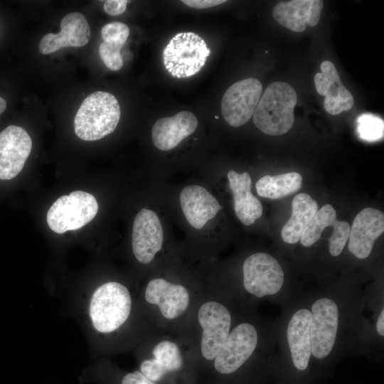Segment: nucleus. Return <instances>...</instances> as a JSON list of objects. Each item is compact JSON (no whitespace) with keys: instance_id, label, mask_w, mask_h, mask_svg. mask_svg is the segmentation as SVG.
Wrapping results in <instances>:
<instances>
[{"instance_id":"nucleus-28","label":"nucleus","mask_w":384,"mask_h":384,"mask_svg":"<svg viewBox=\"0 0 384 384\" xmlns=\"http://www.w3.org/2000/svg\"><path fill=\"white\" fill-rule=\"evenodd\" d=\"M329 240V252L332 256L339 255L349 237L351 226L348 223L336 220Z\"/></svg>"},{"instance_id":"nucleus-8","label":"nucleus","mask_w":384,"mask_h":384,"mask_svg":"<svg viewBox=\"0 0 384 384\" xmlns=\"http://www.w3.org/2000/svg\"><path fill=\"white\" fill-rule=\"evenodd\" d=\"M262 85L256 78L238 81L225 91L221 102V113L225 122L234 127L247 123L260 100Z\"/></svg>"},{"instance_id":"nucleus-17","label":"nucleus","mask_w":384,"mask_h":384,"mask_svg":"<svg viewBox=\"0 0 384 384\" xmlns=\"http://www.w3.org/2000/svg\"><path fill=\"white\" fill-rule=\"evenodd\" d=\"M182 212L188 223L200 230L222 209L216 198L198 185L184 187L179 196Z\"/></svg>"},{"instance_id":"nucleus-10","label":"nucleus","mask_w":384,"mask_h":384,"mask_svg":"<svg viewBox=\"0 0 384 384\" xmlns=\"http://www.w3.org/2000/svg\"><path fill=\"white\" fill-rule=\"evenodd\" d=\"M310 338L311 353L324 358L331 351L338 330V309L336 303L327 298L320 299L311 307Z\"/></svg>"},{"instance_id":"nucleus-20","label":"nucleus","mask_w":384,"mask_h":384,"mask_svg":"<svg viewBox=\"0 0 384 384\" xmlns=\"http://www.w3.org/2000/svg\"><path fill=\"white\" fill-rule=\"evenodd\" d=\"M152 355L151 358L141 363L139 371L156 383L181 372L183 368L180 348L172 341L164 340L158 343L152 351Z\"/></svg>"},{"instance_id":"nucleus-24","label":"nucleus","mask_w":384,"mask_h":384,"mask_svg":"<svg viewBox=\"0 0 384 384\" xmlns=\"http://www.w3.org/2000/svg\"><path fill=\"white\" fill-rule=\"evenodd\" d=\"M302 185V177L297 172L270 176L260 178L255 188L257 194L270 199H279L299 190Z\"/></svg>"},{"instance_id":"nucleus-6","label":"nucleus","mask_w":384,"mask_h":384,"mask_svg":"<svg viewBox=\"0 0 384 384\" xmlns=\"http://www.w3.org/2000/svg\"><path fill=\"white\" fill-rule=\"evenodd\" d=\"M197 319L201 328V355L206 361H213L230 334V313L223 304L208 300L199 307Z\"/></svg>"},{"instance_id":"nucleus-14","label":"nucleus","mask_w":384,"mask_h":384,"mask_svg":"<svg viewBox=\"0 0 384 384\" xmlns=\"http://www.w3.org/2000/svg\"><path fill=\"white\" fill-rule=\"evenodd\" d=\"M384 231V214L373 208H366L354 218L350 228L348 249L358 259L368 257L375 240Z\"/></svg>"},{"instance_id":"nucleus-12","label":"nucleus","mask_w":384,"mask_h":384,"mask_svg":"<svg viewBox=\"0 0 384 384\" xmlns=\"http://www.w3.org/2000/svg\"><path fill=\"white\" fill-rule=\"evenodd\" d=\"M164 231L155 212L142 208L136 215L132 229V250L142 264L151 262L162 247Z\"/></svg>"},{"instance_id":"nucleus-23","label":"nucleus","mask_w":384,"mask_h":384,"mask_svg":"<svg viewBox=\"0 0 384 384\" xmlns=\"http://www.w3.org/2000/svg\"><path fill=\"white\" fill-rule=\"evenodd\" d=\"M318 210L317 202L309 194H297L292 203V215L281 230L282 240L289 244L297 243Z\"/></svg>"},{"instance_id":"nucleus-30","label":"nucleus","mask_w":384,"mask_h":384,"mask_svg":"<svg viewBox=\"0 0 384 384\" xmlns=\"http://www.w3.org/2000/svg\"><path fill=\"white\" fill-rule=\"evenodd\" d=\"M129 1L127 0H107L104 3V10L110 16H117L123 14Z\"/></svg>"},{"instance_id":"nucleus-21","label":"nucleus","mask_w":384,"mask_h":384,"mask_svg":"<svg viewBox=\"0 0 384 384\" xmlns=\"http://www.w3.org/2000/svg\"><path fill=\"white\" fill-rule=\"evenodd\" d=\"M227 177L233 194L236 216L245 225L253 224L261 217L262 206L251 191L252 180L250 174L247 172L238 174L230 170Z\"/></svg>"},{"instance_id":"nucleus-18","label":"nucleus","mask_w":384,"mask_h":384,"mask_svg":"<svg viewBox=\"0 0 384 384\" xmlns=\"http://www.w3.org/2000/svg\"><path fill=\"white\" fill-rule=\"evenodd\" d=\"M197 127L198 119L192 112L181 111L155 122L151 129L152 142L161 151L171 150L193 134Z\"/></svg>"},{"instance_id":"nucleus-2","label":"nucleus","mask_w":384,"mask_h":384,"mask_svg":"<svg viewBox=\"0 0 384 384\" xmlns=\"http://www.w3.org/2000/svg\"><path fill=\"white\" fill-rule=\"evenodd\" d=\"M117 98L107 92L97 91L80 105L74 119L76 135L84 141H96L112 133L120 119Z\"/></svg>"},{"instance_id":"nucleus-16","label":"nucleus","mask_w":384,"mask_h":384,"mask_svg":"<svg viewBox=\"0 0 384 384\" xmlns=\"http://www.w3.org/2000/svg\"><path fill=\"white\" fill-rule=\"evenodd\" d=\"M90 28L85 16L79 12L65 15L60 22L58 33H49L43 36L39 43V51L47 55L64 47H82L90 38Z\"/></svg>"},{"instance_id":"nucleus-25","label":"nucleus","mask_w":384,"mask_h":384,"mask_svg":"<svg viewBox=\"0 0 384 384\" xmlns=\"http://www.w3.org/2000/svg\"><path fill=\"white\" fill-rule=\"evenodd\" d=\"M336 213L330 204L323 206L314 215L301 235V243L304 247L314 244L327 227L334 226L336 220Z\"/></svg>"},{"instance_id":"nucleus-5","label":"nucleus","mask_w":384,"mask_h":384,"mask_svg":"<svg viewBox=\"0 0 384 384\" xmlns=\"http://www.w3.org/2000/svg\"><path fill=\"white\" fill-rule=\"evenodd\" d=\"M98 203L91 193L75 191L59 197L47 213V223L55 233L78 230L89 222L98 211Z\"/></svg>"},{"instance_id":"nucleus-31","label":"nucleus","mask_w":384,"mask_h":384,"mask_svg":"<svg viewBox=\"0 0 384 384\" xmlns=\"http://www.w3.org/2000/svg\"><path fill=\"white\" fill-rule=\"evenodd\" d=\"M122 384H158L147 378L139 370L126 374L122 380Z\"/></svg>"},{"instance_id":"nucleus-27","label":"nucleus","mask_w":384,"mask_h":384,"mask_svg":"<svg viewBox=\"0 0 384 384\" xmlns=\"http://www.w3.org/2000/svg\"><path fill=\"white\" fill-rule=\"evenodd\" d=\"M122 46L120 43L105 41L100 45V56L110 70L117 71L122 68L123 60L120 50Z\"/></svg>"},{"instance_id":"nucleus-1","label":"nucleus","mask_w":384,"mask_h":384,"mask_svg":"<svg viewBox=\"0 0 384 384\" xmlns=\"http://www.w3.org/2000/svg\"><path fill=\"white\" fill-rule=\"evenodd\" d=\"M297 102L294 89L284 82L270 84L262 95L252 115L255 126L263 133L282 135L290 130Z\"/></svg>"},{"instance_id":"nucleus-15","label":"nucleus","mask_w":384,"mask_h":384,"mask_svg":"<svg viewBox=\"0 0 384 384\" xmlns=\"http://www.w3.org/2000/svg\"><path fill=\"white\" fill-rule=\"evenodd\" d=\"M320 69L321 73L314 75V84L318 94L325 96V110L332 115L350 110L354 105L353 97L342 84L334 64L330 60H324Z\"/></svg>"},{"instance_id":"nucleus-9","label":"nucleus","mask_w":384,"mask_h":384,"mask_svg":"<svg viewBox=\"0 0 384 384\" xmlns=\"http://www.w3.org/2000/svg\"><path fill=\"white\" fill-rule=\"evenodd\" d=\"M257 344V333L249 323L237 325L213 360L216 372L228 375L238 370L252 356Z\"/></svg>"},{"instance_id":"nucleus-7","label":"nucleus","mask_w":384,"mask_h":384,"mask_svg":"<svg viewBox=\"0 0 384 384\" xmlns=\"http://www.w3.org/2000/svg\"><path fill=\"white\" fill-rule=\"evenodd\" d=\"M242 273L245 290L257 297L277 293L284 283V272L279 263L265 252L254 253L247 257Z\"/></svg>"},{"instance_id":"nucleus-26","label":"nucleus","mask_w":384,"mask_h":384,"mask_svg":"<svg viewBox=\"0 0 384 384\" xmlns=\"http://www.w3.org/2000/svg\"><path fill=\"white\" fill-rule=\"evenodd\" d=\"M357 132L363 140H379L383 137V120L371 114H362L357 119Z\"/></svg>"},{"instance_id":"nucleus-11","label":"nucleus","mask_w":384,"mask_h":384,"mask_svg":"<svg viewBox=\"0 0 384 384\" xmlns=\"http://www.w3.org/2000/svg\"><path fill=\"white\" fill-rule=\"evenodd\" d=\"M32 140L21 127L9 125L0 132V180H11L22 170Z\"/></svg>"},{"instance_id":"nucleus-13","label":"nucleus","mask_w":384,"mask_h":384,"mask_svg":"<svg viewBox=\"0 0 384 384\" xmlns=\"http://www.w3.org/2000/svg\"><path fill=\"white\" fill-rule=\"evenodd\" d=\"M144 298L149 304L156 306L167 320L183 315L191 303V294L186 287L163 278L152 279L148 282Z\"/></svg>"},{"instance_id":"nucleus-29","label":"nucleus","mask_w":384,"mask_h":384,"mask_svg":"<svg viewBox=\"0 0 384 384\" xmlns=\"http://www.w3.org/2000/svg\"><path fill=\"white\" fill-rule=\"evenodd\" d=\"M129 35V28L124 23L114 21L105 25L101 30L104 41L123 45Z\"/></svg>"},{"instance_id":"nucleus-3","label":"nucleus","mask_w":384,"mask_h":384,"mask_svg":"<svg viewBox=\"0 0 384 384\" xmlns=\"http://www.w3.org/2000/svg\"><path fill=\"white\" fill-rule=\"evenodd\" d=\"M132 297L122 284L109 282L94 292L90 304V316L95 329L111 333L123 325L129 316Z\"/></svg>"},{"instance_id":"nucleus-22","label":"nucleus","mask_w":384,"mask_h":384,"mask_svg":"<svg viewBox=\"0 0 384 384\" xmlns=\"http://www.w3.org/2000/svg\"><path fill=\"white\" fill-rule=\"evenodd\" d=\"M310 311L302 309L292 316L287 327V341L293 363L299 370L307 368L311 354Z\"/></svg>"},{"instance_id":"nucleus-32","label":"nucleus","mask_w":384,"mask_h":384,"mask_svg":"<svg viewBox=\"0 0 384 384\" xmlns=\"http://www.w3.org/2000/svg\"><path fill=\"white\" fill-rule=\"evenodd\" d=\"M225 0H183L186 5L194 9H206L225 3Z\"/></svg>"},{"instance_id":"nucleus-19","label":"nucleus","mask_w":384,"mask_h":384,"mask_svg":"<svg viewBox=\"0 0 384 384\" xmlns=\"http://www.w3.org/2000/svg\"><path fill=\"white\" fill-rule=\"evenodd\" d=\"M323 5L321 0L280 1L274 7L272 15L285 28L302 32L306 26L312 27L319 23Z\"/></svg>"},{"instance_id":"nucleus-4","label":"nucleus","mask_w":384,"mask_h":384,"mask_svg":"<svg viewBox=\"0 0 384 384\" xmlns=\"http://www.w3.org/2000/svg\"><path fill=\"white\" fill-rule=\"evenodd\" d=\"M210 53L205 41L193 32H180L163 52L165 68L173 77L189 78L198 73Z\"/></svg>"},{"instance_id":"nucleus-33","label":"nucleus","mask_w":384,"mask_h":384,"mask_svg":"<svg viewBox=\"0 0 384 384\" xmlns=\"http://www.w3.org/2000/svg\"><path fill=\"white\" fill-rule=\"evenodd\" d=\"M376 329L380 335L384 336V310L382 309L376 323Z\"/></svg>"},{"instance_id":"nucleus-34","label":"nucleus","mask_w":384,"mask_h":384,"mask_svg":"<svg viewBox=\"0 0 384 384\" xmlns=\"http://www.w3.org/2000/svg\"><path fill=\"white\" fill-rule=\"evenodd\" d=\"M6 108V100L0 97V115L5 111Z\"/></svg>"}]
</instances>
